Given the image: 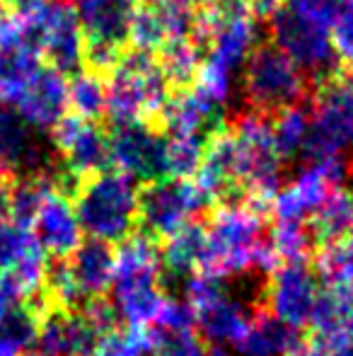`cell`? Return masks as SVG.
I'll return each mask as SVG.
<instances>
[{"mask_svg": "<svg viewBox=\"0 0 353 356\" xmlns=\"http://www.w3.org/2000/svg\"><path fill=\"white\" fill-rule=\"evenodd\" d=\"M268 240H264V209L247 199H223L206 223V252L196 274L218 282L278 267Z\"/></svg>", "mask_w": 353, "mask_h": 356, "instance_id": "1", "label": "cell"}, {"mask_svg": "<svg viewBox=\"0 0 353 356\" xmlns=\"http://www.w3.org/2000/svg\"><path fill=\"white\" fill-rule=\"evenodd\" d=\"M73 204L89 240L119 245L136 230L141 187L131 175L102 170L76 184Z\"/></svg>", "mask_w": 353, "mask_h": 356, "instance_id": "2", "label": "cell"}, {"mask_svg": "<svg viewBox=\"0 0 353 356\" xmlns=\"http://www.w3.org/2000/svg\"><path fill=\"white\" fill-rule=\"evenodd\" d=\"M170 80L162 73L153 54L136 51L121 54L114 71L107 75V112L104 117L117 124L160 119L170 102Z\"/></svg>", "mask_w": 353, "mask_h": 356, "instance_id": "3", "label": "cell"}, {"mask_svg": "<svg viewBox=\"0 0 353 356\" xmlns=\"http://www.w3.org/2000/svg\"><path fill=\"white\" fill-rule=\"evenodd\" d=\"M230 131L235 141V187L247 202L264 209L281 187L286 163L273 141L271 119L252 109L237 117Z\"/></svg>", "mask_w": 353, "mask_h": 356, "instance_id": "4", "label": "cell"}, {"mask_svg": "<svg viewBox=\"0 0 353 356\" xmlns=\"http://www.w3.org/2000/svg\"><path fill=\"white\" fill-rule=\"evenodd\" d=\"M268 39L300 68L315 88L329 83L344 71L332 42V29L293 13L283 3L268 17Z\"/></svg>", "mask_w": 353, "mask_h": 356, "instance_id": "5", "label": "cell"}, {"mask_svg": "<svg viewBox=\"0 0 353 356\" xmlns=\"http://www.w3.org/2000/svg\"><path fill=\"white\" fill-rule=\"evenodd\" d=\"M245 97L255 112L276 114L302 102L310 80L273 44H257L242 71Z\"/></svg>", "mask_w": 353, "mask_h": 356, "instance_id": "6", "label": "cell"}, {"mask_svg": "<svg viewBox=\"0 0 353 356\" xmlns=\"http://www.w3.org/2000/svg\"><path fill=\"white\" fill-rule=\"evenodd\" d=\"M184 296L196 313V330L206 339V344L232 349L240 344V339L250 330L255 313L250 310V305L232 298L223 282L206 274H191L184 286Z\"/></svg>", "mask_w": 353, "mask_h": 356, "instance_id": "7", "label": "cell"}, {"mask_svg": "<svg viewBox=\"0 0 353 356\" xmlns=\"http://www.w3.org/2000/svg\"><path fill=\"white\" fill-rule=\"evenodd\" d=\"M353 143V71H341L320 85L312 107L310 136L305 143L307 160L344 155Z\"/></svg>", "mask_w": 353, "mask_h": 356, "instance_id": "8", "label": "cell"}, {"mask_svg": "<svg viewBox=\"0 0 353 356\" xmlns=\"http://www.w3.org/2000/svg\"><path fill=\"white\" fill-rule=\"evenodd\" d=\"M346 175H349V163L344 160V155L310 160L273 194L268 204L273 220L307 223L336 189L344 187Z\"/></svg>", "mask_w": 353, "mask_h": 356, "instance_id": "9", "label": "cell"}, {"mask_svg": "<svg viewBox=\"0 0 353 356\" xmlns=\"http://www.w3.org/2000/svg\"><path fill=\"white\" fill-rule=\"evenodd\" d=\"M211 204L193 177H157L141 189L138 220L153 238H170Z\"/></svg>", "mask_w": 353, "mask_h": 356, "instance_id": "10", "label": "cell"}, {"mask_svg": "<svg viewBox=\"0 0 353 356\" xmlns=\"http://www.w3.org/2000/svg\"><path fill=\"white\" fill-rule=\"evenodd\" d=\"M37 44L49 66L73 75L85 66V32L71 0H49L39 15L29 17Z\"/></svg>", "mask_w": 353, "mask_h": 356, "instance_id": "11", "label": "cell"}, {"mask_svg": "<svg viewBox=\"0 0 353 356\" xmlns=\"http://www.w3.org/2000/svg\"><path fill=\"white\" fill-rule=\"evenodd\" d=\"M320 293V277L315 269L307 267V262L278 264L266 279V310L288 327L300 332L302 327H310Z\"/></svg>", "mask_w": 353, "mask_h": 356, "instance_id": "12", "label": "cell"}, {"mask_svg": "<svg viewBox=\"0 0 353 356\" xmlns=\"http://www.w3.org/2000/svg\"><path fill=\"white\" fill-rule=\"evenodd\" d=\"M49 269V254L34 230L0 211V274L12 277L24 298L32 300L44 293Z\"/></svg>", "mask_w": 353, "mask_h": 356, "instance_id": "13", "label": "cell"}, {"mask_svg": "<svg viewBox=\"0 0 353 356\" xmlns=\"http://www.w3.org/2000/svg\"><path fill=\"white\" fill-rule=\"evenodd\" d=\"M39 58L42 51L32 19L0 10V99L5 104L19 99L29 78L42 66Z\"/></svg>", "mask_w": 353, "mask_h": 356, "instance_id": "14", "label": "cell"}, {"mask_svg": "<svg viewBox=\"0 0 353 356\" xmlns=\"http://www.w3.org/2000/svg\"><path fill=\"white\" fill-rule=\"evenodd\" d=\"M109 163L138 182L165 177V134L148 122L117 124L109 134Z\"/></svg>", "mask_w": 353, "mask_h": 356, "instance_id": "15", "label": "cell"}, {"mask_svg": "<svg viewBox=\"0 0 353 356\" xmlns=\"http://www.w3.org/2000/svg\"><path fill=\"white\" fill-rule=\"evenodd\" d=\"M32 230L49 257L68 259L83 245L85 233H83L76 204L61 179H49L34 211Z\"/></svg>", "mask_w": 353, "mask_h": 356, "instance_id": "16", "label": "cell"}, {"mask_svg": "<svg viewBox=\"0 0 353 356\" xmlns=\"http://www.w3.org/2000/svg\"><path fill=\"white\" fill-rule=\"evenodd\" d=\"M51 143L61 158L68 179H80L97 175L109 163V134H104L89 119L66 114L51 131Z\"/></svg>", "mask_w": 353, "mask_h": 356, "instance_id": "17", "label": "cell"}, {"mask_svg": "<svg viewBox=\"0 0 353 356\" xmlns=\"http://www.w3.org/2000/svg\"><path fill=\"white\" fill-rule=\"evenodd\" d=\"M99 332L89 325L83 310H39L37 337L32 356H92Z\"/></svg>", "mask_w": 353, "mask_h": 356, "instance_id": "18", "label": "cell"}, {"mask_svg": "<svg viewBox=\"0 0 353 356\" xmlns=\"http://www.w3.org/2000/svg\"><path fill=\"white\" fill-rule=\"evenodd\" d=\"M15 109L34 131H53L71 109L68 75L56 71L53 66H39L15 102Z\"/></svg>", "mask_w": 353, "mask_h": 356, "instance_id": "19", "label": "cell"}, {"mask_svg": "<svg viewBox=\"0 0 353 356\" xmlns=\"http://www.w3.org/2000/svg\"><path fill=\"white\" fill-rule=\"evenodd\" d=\"M17 109L0 107V168L5 172H22L24 177L51 175L49 153Z\"/></svg>", "mask_w": 353, "mask_h": 356, "instance_id": "20", "label": "cell"}, {"mask_svg": "<svg viewBox=\"0 0 353 356\" xmlns=\"http://www.w3.org/2000/svg\"><path fill=\"white\" fill-rule=\"evenodd\" d=\"M223 114H225V107H221L208 95L193 88L177 90V95H172L160 122L165 127V134H201V136H211L218 129L225 127Z\"/></svg>", "mask_w": 353, "mask_h": 356, "instance_id": "21", "label": "cell"}, {"mask_svg": "<svg viewBox=\"0 0 353 356\" xmlns=\"http://www.w3.org/2000/svg\"><path fill=\"white\" fill-rule=\"evenodd\" d=\"M85 42H104L123 47L128 42L136 0H71Z\"/></svg>", "mask_w": 353, "mask_h": 356, "instance_id": "22", "label": "cell"}, {"mask_svg": "<svg viewBox=\"0 0 353 356\" xmlns=\"http://www.w3.org/2000/svg\"><path fill=\"white\" fill-rule=\"evenodd\" d=\"M193 182L203 189L208 199H223L235 192V141L230 129H218L208 136L206 155L201 168L193 175Z\"/></svg>", "mask_w": 353, "mask_h": 356, "instance_id": "23", "label": "cell"}, {"mask_svg": "<svg viewBox=\"0 0 353 356\" xmlns=\"http://www.w3.org/2000/svg\"><path fill=\"white\" fill-rule=\"evenodd\" d=\"M71 274L80 286L85 303L104 298L114 284V250L99 240H83V245L66 259Z\"/></svg>", "mask_w": 353, "mask_h": 356, "instance_id": "24", "label": "cell"}, {"mask_svg": "<svg viewBox=\"0 0 353 356\" xmlns=\"http://www.w3.org/2000/svg\"><path fill=\"white\" fill-rule=\"evenodd\" d=\"M162 269V252L148 233H131L114 250V284L160 282Z\"/></svg>", "mask_w": 353, "mask_h": 356, "instance_id": "25", "label": "cell"}, {"mask_svg": "<svg viewBox=\"0 0 353 356\" xmlns=\"http://www.w3.org/2000/svg\"><path fill=\"white\" fill-rule=\"evenodd\" d=\"M300 349L298 330L288 327L271 313H255L247 334L235 347L237 356H291Z\"/></svg>", "mask_w": 353, "mask_h": 356, "instance_id": "26", "label": "cell"}, {"mask_svg": "<svg viewBox=\"0 0 353 356\" xmlns=\"http://www.w3.org/2000/svg\"><path fill=\"white\" fill-rule=\"evenodd\" d=\"M162 267L172 277H191L201 267L203 252H206V225L201 223H187L165 238L162 245Z\"/></svg>", "mask_w": 353, "mask_h": 356, "instance_id": "27", "label": "cell"}, {"mask_svg": "<svg viewBox=\"0 0 353 356\" xmlns=\"http://www.w3.org/2000/svg\"><path fill=\"white\" fill-rule=\"evenodd\" d=\"M157 54V63L172 88L187 90L191 83H196L203 63V47L196 39H167Z\"/></svg>", "mask_w": 353, "mask_h": 356, "instance_id": "28", "label": "cell"}, {"mask_svg": "<svg viewBox=\"0 0 353 356\" xmlns=\"http://www.w3.org/2000/svg\"><path fill=\"white\" fill-rule=\"evenodd\" d=\"M310 230L320 245L351 238L353 233V194L339 187L315 216L310 218Z\"/></svg>", "mask_w": 353, "mask_h": 356, "instance_id": "29", "label": "cell"}, {"mask_svg": "<svg viewBox=\"0 0 353 356\" xmlns=\"http://www.w3.org/2000/svg\"><path fill=\"white\" fill-rule=\"evenodd\" d=\"M315 272L325 289L353 291V238L320 245L315 252Z\"/></svg>", "mask_w": 353, "mask_h": 356, "instance_id": "30", "label": "cell"}, {"mask_svg": "<svg viewBox=\"0 0 353 356\" xmlns=\"http://www.w3.org/2000/svg\"><path fill=\"white\" fill-rule=\"evenodd\" d=\"M310 124L312 109L305 107L302 102L273 114V141H276V148L283 160L295 158V155H300L305 150L307 136H310Z\"/></svg>", "mask_w": 353, "mask_h": 356, "instance_id": "31", "label": "cell"}, {"mask_svg": "<svg viewBox=\"0 0 353 356\" xmlns=\"http://www.w3.org/2000/svg\"><path fill=\"white\" fill-rule=\"evenodd\" d=\"M68 104L73 114L97 122L107 112V83L94 71H78L68 75Z\"/></svg>", "mask_w": 353, "mask_h": 356, "instance_id": "32", "label": "cell"}, {"mask_svg": "<svg viewBox=\"0 0 353 356\" xmlns=\"http://www.w3.org/2000/svg\"><path fill=\"white\" fill-rule=\"evenodd\" d=\"M208 136L201 134H165V177L189 179L201 168Z\"/></svg>", "mask_w": 353, "mask_h": 356, "instance_id": "33", "label": "cell"}, {"mask_svg": "<svg viewBox=\"0 0 353 356\" xmlns=\"http://www.w3.org/2000/svg\"><path fill=\"white\" fill-rule=\"evenodd\" d=\"M315 243L317 240L310 225L300 223V220H276L271 235H268V245L281 264L307 262V257L315 252Z\"/></svg>", "mask_w": 353, "mask_h": 356, "instance_id": "34", "label": "cell"}, {"mask_svg": "<svg viewBox=\"0 0 353 356\" xmlns=\"http://www.w3.org/2000/svg\"><path fill=\"white\" fill-rule=\"evenodd\" d=\"M167 39H196L201 34L206 5L203 0H155Z\"/></svg>", "mask_w": 353, "mask_h": 356, "instance_id": "35", "label": "cell"}, {"mask_svg": "<svg viewBox=\"0 0 353 356\" xmlns=\"http://www.w3.org/2000/svg\"><path fill=\"white\" fill-rule=\"evenodd\" d=\"M155 354V332L136 327H114L99 334L92 356H150Z\"/></svg>", "mask_w": 353, "mask_h": 356, "instance_id": "36", "label": "cell"}, {"mask_svg": "<svg viewBox=\"0 0 353 356\" xmlns=\"http://www.w3.org/2000/svg\"><path fill=\"white\" fill-rule=\"evenodd\" d=\"M167 42L165 24L160 19L155 3H141L133 13L131 27H128V44L136 51H160V47Z\"/></svg>", "mask_w": 353, "mask_h": 356, "instance_id": "37", "label": "cell"}, {"mask_svg": "<svg viewBox=\"0 0 353 356\" xmlns=\"http://www.w3.org/2000/svg\"><path fill=\"white\" fill-rule=\"evenodd\" d=\"M155 356H208L206 339L198 330L189 332H155Z\"/></svg>", "mask_w": 353, "mask_h": 356, "instance_id": "38", "label": "cell"}, {"mask_svg": "<svg viewBox=\"0 0 353 356\" xmlns=\"http://www.w3.org/2000/svg\"><path fill=\"white\" fill-rule=\"evenodd\" d=\"M332 42L344 71H353V0H346L336 22L332 24Z\"/></svg>", "mask_w": 353, "mask_h": 356, "instance_id": "39", "label": "cell"}, {"mask_svg": "<svg viewBox=\"0 0 353 356\" xmlns=\"http://www.w3.org/2000/svg\"><path fill=\"white\" fill-rule=\"evenodd\" d=\"M155 327L157 332H189V330H196V313L187 298L179 300L167 296Z\"/></svg>", "mask_w": 353, "mask_h": 356, "instance_id": "40", "label": "cell"}, {"mask_svg": "<svg viewBox=\"0 0 353 356\" xmlns=\"http://www.w3.org/2000/svg\"><path fill=\"white\" fill-rule=\"evenodd\" d=\"M22 305H27V298H24L17 282L12 277H8V274H0V330L10 323V318Z\"/></svg>", "mask_w": 353, "mask_h": 356, "instance_id": "41", "label": "cell"}, {"mask_svg": "<svg viewBox=\"0 0 353 356\" xmlns=\"http://www.w3.org/2000/svg\"><path fill=\"white\" fill-rule=\"evenodd\" d=\"M49 5V0H0V10L17 17H34Z\"/></svg>", "mask_w": 353, "mask_h": 356, "instance_id": "42", "label": "cell"}, {"mask_svg": "<svg viewBox=\"0 0 353 356\" xmlns=\"http://www.w3.org/2000/svg\"><path fill=\"white\" fill-rule=\"evenodd\" d=\"M250 3V10L255 17H271L278 8H281L283 0H247Z\"/></svg>", "mask_w": 353, "mask_h": 356, "instance_id": "43", "label": "cell"}, {"mask_svg": "<svg viewBox=\"0 0 353 356\" xmlns=\"http://www.w3.org/2000/svg\"><path fill=\"white\" fill-rule=\"evenodd\" d=\"M346 334L353 339V303H351V308H349V315H346Z\"/></svg>", "mask_w": 353, "mask_h": 356, "instance_id": "44", "label": "cell"}, {"mask_svg": "<svg viewBox=\"0 0 353 356\" xmlns=\"http://www.w3.org/2000/svg\"><path fill=\"white\" fill-rule=\"evenodd\" d=\"M208 356H230V354L225 352V347H213L211 344V347H208Z\"/></svg>", "mask_w": 353, "mask_h": 356, "instance_id": "45", "label": "cell"}, {"mask_svg": "<svg viewBox=\"0 0 353 356\" xmlns=\"http://www.w3.org/2000/svg\"><path fill=\"white\" fill-rule=\"evenodd\" d=\"M5 187H8V172H5V170L0 168V192H3Z\"/></svg>", "mask_w": 353, "mask_h": 356, "instance_id": "46", "label": "cell"}, {"mask_svg": "<svg viewBox=\"0 0 353 356\" xmlns=\"http://www.w3.org/2000/svg\"><path fill=\"white\" fill-rule=\"evenodd\" d=\"M291 356H310V354H307V352H305V349H302V347H300V349H295V352H293Z\"/></svg>", "mask_w": 353, "mask_h": 356, "instance_id": "47", "label": "cell"}, {"mask_svg": "<svg viewBox=\"0 0 353 356\" xmlns=\"http://www.w3.org/2000/svg\"><path fill=\"white\" fill-rule=\"evenodd\" d=\"M141 3H155V0H141Z\"/></svg>", "mask_w": 353, "mask_h": 356, "instance_id": "48", "label": "cell"}, {"mask_svg": "<svg viewBox=\"0 0 353 356\" xmlns=\"http://www.w3.org/2000/svg\"><path fill=\"white\" fill-rule=\"evenodd\" d=\"M206 3H211V0H203V5H206Z\"/></svg>", "mask_w": 353, "mask_h": 356, "instance_id": "49", "label": "cell"}, {"mask_svg": "<svg viewBox=\"0 0 353 356\" xmlns=\"http://www.w3.org/2000/svg\"><path fill=\"white\" fill-rule=\"evenodd\" d=\"M351 155H353V143H351Z\"/></svg>", "mask_w": 353, "mask_h": 356, "instance_id": "50", "label": "cell"}, {"mask_svg": "<svg viewBox=\"0 0 353 356\" xmlns=\"http://www.w3.org/2000/svg\"><path fill=\"white\" fill-rule=\"evenodd\" d=\"M351 238H353V233H351Z\"/></svg>", "mask_w": 353, "mask_h": 356, "instance_id": "51", "label": "cell"}]
</instances>
